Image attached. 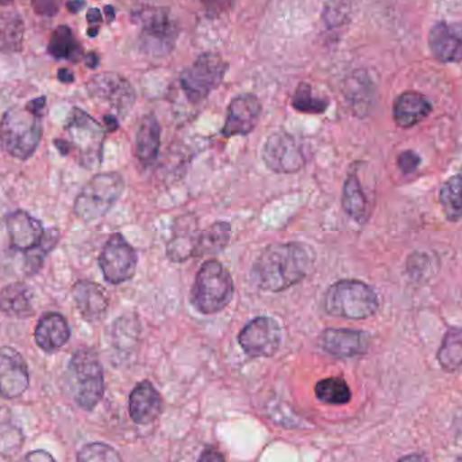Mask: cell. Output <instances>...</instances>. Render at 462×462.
<instances>
[{
  "instance_id": "cell-17",
  "label": "cell",
  "mask_w": 462,
  "mask_h": 462,
  "mask_svg": "<svg viewBox=\"0 0 462 462\" xmlns=\"http://www.w3.org/2000/svg\"><path fill=\"white\" fill-rule=\"evenodd\" d=\"M10 246L18 252H30L35 249L45 236L42 224L24 210H16L5 221Z\"/></svg>"
},
{
  "instance_id": "cell-30",
  "label": "cell",
  "mask_w": 462,
  "mask_h": 462,
  "mask_svg": "<svg viewBox=\"0 0 462 462\" xmlns=\"http://www.w3.org/2000/svg\"><path fill=\"white\" fill-rule=\"evenodd\" d=\"M437 358L439 365L447 372H456L462 368V328H450L448 330Z\"/></svg>"
},
{
  "instance_id": "cell-47",
  "label": "cell",
  "mask_w": 462,
  "mask_h": 462,
  "mask_svg": "<svg viewBox=\"0 0 462 462\" xmlns=\"http://www.w3.org/2000/svg\"><path fill=\"white\" fill-rule=\"evenodd\" d=\"M398 462H429L428 458L420 455H409L406 457L401 458Z\"/></svg>"
},
{
  "instance_id": "cell-45",
  "label": "cell",
  "mask_w": 462,
  "mask_h": 462,
  "mask_svg": "<svg viewBox=\"0 0 462 462\" xmlns=\"http://www.w3.org/2000/svg\"><path fill=\"white\" fill-rule=\"evenodd\" d=\"M105 125L106 127H107L108 132H116L119 126L118 119H116V116H105Z\"/></svg>"
},
{
  "instance_id": "cell-9",
  "label": "cell",
  "mask_w": 462,
  "mask_h": 462,
  "mask_svg": "<svg viewBox=\"0 0 462 462\" xmlns=\"http://www.w3.org/2000/svg\"><path fill=\"white\" fill-rule=\"evenodd\" d=\"M141 46L149 56L162 57L171 53L178 40V22L165 8H152L138 15Z\"/></svg>"
},
{
  "instance_id": "cell-33",
  "label": "cell",
  "mask_w": 462,
  "mask_h": 462,
  "mask_svg": "<svg viewBox=\"0 0 462 462\" xmlns=\"http://www.w3.org/2000/svg\"><path fill=\"white\" fill-rule=\"evenodd\" d=\"M60 239V233L57 229L45 231L42 241L35 249L26 253V260H24V271L29 276L37 273L42 266L46 254L56 247Z\"/></svg>"
},
{
  "instance_id": "cell-29",
  "label": "cell",
  "mask_w": 462,
  "mask_h": 462,
  "mask_svg": "<svg viewBox=\"0 0 462 462\" xmlns=\"http://www.w3.org/2000/svg\"><path fill=\"white\" fill-rule=\"evenodd\" d=\"M48 51L54 59H65L72 62H79L83 59V49L76 42L72 30L65 24L54 30Z\"/></svg>"
},
{
  "instance_id": "cell-34",
  "label": "cell",
  "mask_w": 462,
  "mask_h": 462,
  "mask_svg": "<svg viewBox=\"0 0 462 462\" xmlns=\"http://www.w3.org/2000/svg\"><path fill=\"white\" fill-rule=\"evenodd\" d=\"M292 107L299 113L323 114L328 110V102L326 99L314 97L310 84L301 83L293 94Z\"/></svg>"
},
{
  "instance_id": "cell-31",
  "label": "cell",
  "mask_w": 462,
  "mask_h": 462,
  "mask_svg": "<svg viewBox=\"0 0 462 462\" xmlns=\"http://www.w3.org/2000/svg\"><path fill=\"white\" fill-rule=\"evenodd\" d=\"M442 211L449 221L457 222L462 218V176L448 179L439 192Z\"/></svg>"
},
{
  "instance_id": "cell-39",
  "label": "cell",
  "mask_w": 462,
  "mask_h": 462,
  "mask_svg": "<svg viewBox=\"0 0 462 462\" xmlns=\"http://www.w3.org/2000/svg\"><path fill=\"white\" fill-rule=\"evenodd\" d=\"M19 462H57L56 458L51 453L45 450H34V452L27 453L21 458Z\"/></svg>"
},
{
  "instance_id": "cell-13",
  "label": "cell",
  "mask_w": 462,
  "mask_h": 462,
  "mask_svg": "<svg viewBox=\"0 0 462 462\" xmlns=\"http://www.w3.org/2000/svg\"><path fill=\"white\" fill-rule=\"evenodd\" d=\"M282 331L271 317L250 320L238 336V344L250 357H272L282 345Z\"/></svg>"
},
{
  "instance_id": "cell-12",
  "label": "cell",
  "mask_w": 462,
  "mask_h": 462,
  "mask_svg": "<svg viewBox=\"0 0 462 462\" xmlns=\"http://www.w3.org/2000/svg\"><path fill=\"white\" fill-rule=\"evenodd\" d=\"M89 97L107 106L116 116L125 118L135 103V91L132 84L116 73H100L87 84Z\"/></svg>"
},
{
  "instance_id": "cell-28",
  "label": "cell",
  "mask_w": 462,
  "mask_h": 462,
  "mask_svg": "<svg viewBox=\"0 0 462 462\" xmlns=\"http://www.w3.org/2000/svg\"><path fill=\"white\" fill-rule=\"evenodd\" d=\"M230 238L231 225L229 222H214L210 227L199 234L195 257H205V255L218 254V253L224 252L229 245Z\"/></svg>"
},
{
  "instance_id": "cell-22",
  "label": "cell",
  "mask_w": 462,
  "mask_h": 462,
  "mask_svg": "<svg viewBox=\"0 0 462 462\" xmlns=\"http://www.w3.org/2000/svg\"><path fill=\"white\" fill-rule=\"evenodd\" d=\"M35 342L38 347L46 353L57 352L70 338V328L67 318L59 312H48L38 320L34 331Z\"/></svg>"
},
{
  "instance_id": "cell-40",
  "label": "cell",
  "mask_w": 462,
  "mask_h": 462,
  "mask_svg": "<svg viewBox=\"0 0 462 462\" xmlns=\"http://www.w3.org/2000/svg\"><path fill=\"white\" fill-rule=\"evenodd\" d=\"M198 462H226L225 461L224 455L219 450L214 449V448H208L203 450Z\"/></svg>"
},
{
  "instance_id": "cell-37",
  "label": "cell",
  "mask_w": 462,
  "mask_h": 462,
  "mask_svg": "<svg viewBox=\"0 0 462 462\" xmlns=\"http://www.w3.org/2000/svg\"><path fill=\"white\" fill-rule=\"evenodd\" d=\"M420 157L415 152L406 151L399 154L398 167L404 175L414 173L420 168Z\"/></svg>"
},
{
  "instance_id": "cell-25",
  "label": "cell",
  "mask_w": 462,
  "mask_h": 462,
  "mask_svg": "<svg viewBox=\"0 0 462 462\" xmlns=\"http://www.w3.org/2000/svg\"><path fill=\"white\" fill-rule=\"evenodd\" d=\"M162 143V127L153 114L143 116L135 135V157L138 162L148 167L153 164L159 156Z\"/></svg>"
},
{
  "instance_id": "cell-48",
  "label": "cell",
  "mask_w": 462,
  "mask_h": 462,
  "mask_svg": "<svg viewBox=\"0 0 462 462\" xmlns=\"http://www.w3.org/2000/svg\"><path fill=\"white\" fill-rule=\"evenodd\" d=\"M105 14L108 22H113L114 18H116V10L111 5H106Z\"/></svg>"
},
{
  "instance_id": "cell-3",
  "label": "cell",
  "mask_w": 462,
  "mask_h": 462,
  "mask_svg": "<svg viewBox=\"0 0 462 462\" xmlns=\"http://www.w3.org/2000/svg\"><path fill=\"white\" fill-rule=\"evenodd\" d=\"M379 306L374 288L360 280H339L330 285L325 295L326 311L345 319H366L376 314Z\"/></svg>"
},
{
  "instance_id": "cell-23",
  "label": "cell",
  "mask_w": 462,
  "mask_h": 462,
  "mask_svg": "<svg viewBox=\"0 0 462 462\" xmlns=\"http://www.w3.org/2000/svg\"><path fill=\"white\" fill-rule=\"evenodd\" d=\"M433 111V105L420 92L409 91L402 94L393 106V119L398 126L410 129L425 121Z\"/></svg>"
},
{
  "instance_id": "cell-24",
  "label": "cell",
  "mask_w": 462,
  "mask_h": 462,
  "mask_svg": "<svg viewBox=\"0 0 462 462\" xmlns=\"http://www.w3.org/2000/svg\"><path fill=\"white\" fill-rule=\"evenodd\" d=\"M0 311L15 319L34 315V293L23 282H13L0 291Z\"/></svg>"
},
{
  "instance_id": "cell-41",
  "label": "cell",
  "mask_w": 462,
  "mask_h": 462,
  "mask_svg": "<svg viewBox=\"0 0 462 462\" xmlns=\"http://www.w3.org/2000/svg\"><path fill=\"white\" fill-rule=\"evenodd\" d=\"M203 5L210 11H224L233 5L234 0H202Z\"/></svg>"
},
{
  "instance_id": "cell-5",
  "label": "cell",
  "mask_w": 462,
  "mask_h": 462,
  "mask_svg": "<svg viewBox=\"0 0 462 462\" xmlns=\"http://www.w3.org/2000/svg\"><path fill=\"white\" fill-rule=\"evenodd\" d=\"M65 133L70 152H75L81 167L95 170L102 164L106 133L99 122L81 108L75 107L68 116Z\"/></svg>"
},
{
  "instance_id": "cell-36",
  "label": "cell",
  "mask_w": 462,
  "mask_h": 462,
  "mask_svg": "<svg viewBox=\"0 0 462 462\" xmlns=\"http://www.w3.org/2000/svg\"><path fill=\"white\" fill-rule=\"evenodd\" d=\"M347 8L345 7L344 0H330L326 5L325 21L330 27L339 26L346 19Z\"/></svg>"
},
{
  "instance_id": "cell-21",
  "label": "cell",
  "mask_w": 462,
  "mask_h": 462,
  "mask_svg": "<svg viewBox=\"0 0 462 462\" xmlns=\"http://www.w3.org/2000/svg\"><path fill=\"white\" fill-rule=\"evenodd\" d=\"M130 417L138 425H149L162 411V398L151 382H141L130 393Z\"/></svg>"
},
{
  "instance_id": "cell-43",
  "label": "cell",
  "mask_w": 462,
  "mask_h": 462,
  "mask_svg": "<svg viewBox=\"0 0 462 462\" xmlns=\"http://www.w3.org/2000/svg\"><path fill=\"white\" fill-rule=\"evenodd\" d=\"M87 19L91 24H99L102 22V13H100L99 8H89L88 13H87Z\"/></svg>"
},
{
  "instance_id": "cell-16",
  "label": "cell",
  "mask_w": 462,
  "mask_h": 462,
  "mask_svg": "<svg viewBox=\"0 0 462 462\" xmlns=\"http://www.w3.org/2000/svg\"><path fill=\"white\" fill-rule=\"evenodd\" d=\"M371 341L368 333L352 328H326L320 336L323 349L337 358L365 355L371 346Z\"/></svg>"
},
{
  "instance_id": "cell-15",
  "label": "cell",
  "mask_w": 462,
  "mask_h": 462,
  "mask_svg": "<svg viewBox=\"0 0 462 462\" xmlns=\"http://www.w3.org/2000/svg\"><path fill=\"white\" fill-rule=\"evenodd\" d=\"M261 110L260 100L254 95L245 94L234 97L227 108L222 135L230 138L250 134L260 121Z\"/></svg>"
},
{
  "instance_id": "cell-7",
  "label": "cell",
  "mask_w": 462,
  "mask_h": 462,
  "mask_svg": "<svg viewBox=\"0 0 462 462\" xmlns=\"http://www.w3.org/2000/svg\"><path fill=\"white\" fill-rule=\"evenodd\" d=\"M69 374L76 403L91 411L105 395V374L97 353L92 349L78 350L70 358Z\"/></svg>"
},
{
  "instance_id": "cell-4",
  "label": "cell",
  "mask_w": 462,
  "mask_h": 462,
  "mask_svg": "<svg viewBox=\"0 0 462 462\" xmlns=\"http://www.w3.org/2000/svg\"><path fill=\"white\" fill-rule=\"evenodd\" d=\"M234 290L229 269L218 260H208L198 271L192 288V303L202 314H218L233 300Z\"/></svg>"
},
{
  "instance_id": "cell-10",
  "label": "cell",
  "mask_w": 462,
  "mask_h": 462,
  "mask_svg": "<svg viewBox=\"0 0 462 462\" xmlns=\"http://www.w3.org/2000/svg\"><path fill=\"white\" fill-rule=\"evenodd\" d=\"M263 160L269 170L282 175L300 171L309 162L307 145L290 133H273L263 149Z\"/></svg>"
},
{
  "instance_id": "cell-19",
  "label": "cell",
  "mask_w": 462,
  "mask_h": 462,
  "mask_svg": "<svg viewBox=\"0 0 462 462\" xmlns=\"http://www.w3.org/2000/svg\"><path fill=\"white\" fill-rule=\"evenodd\" d=\"M431 53L441 62H462V24L439 22L429 35Z\"/></svg>"
},
{
  "instance_id": "cell-50",
  "label": "cell",
  "mask_w": 462,
  "mask_h": 462,
  "mask_svg": "<svg viewBox=\"0 0 462 462\" xmlns=\"http://www.w3.org/2000/svg\"><path fill=\"white\" fill-rule=\"evenodd\" d=\"M455 462H462V458H457Z\"/></svg>"
},
{
  "instance_id": "cell-46",
  "label": "cell",
  "mask_w": 462,
  "mask_h": 462,
  "mask_svg": "<svg viewBox=\"0 0 462 462\" xmlns=\"http://www.w3.org/2000/svg\"><path fill=\"white\" fill-rule=\"evenodd\" d=\"M84 5H86L84 0H70V2H68L67 7L70 13H79V11L83 10Z\"/></svg>"
},
{
  "instance_id": "cell-44",
  "label": "cell",
  "mask_w": 462,
  "mask_h": 462,
  "mask_svg": "<svg viewBox=\"0 0 462 462\" xmlns=\"http://www.w3.org/2000/svg\"><path fill=\"white\" fill-rule=\"evenodd\" d=\"M84 61H86L87 67L94 69V68H97V65H99V57H97V54L95 53V51H91V53H88L84 57Z\"/></svg>"
},
{
  "instance_id": "cell-49",
  "label": "cell",
  "mask_w": 462,
  "mask_h": 462,
  "mask_svg": "<svg viewBox=\"0 0 462 462\" xmlns=\"http://www.w3.org/2000/svg\"><path fill=\"white\" fill-rule=\"evenodd\" d=\"M88 35L89 37H95V35H97V27H89Z\"/></svg>"
},
{
  "instance_id": "cell-8",
  "label": "cell",
  "mask_w": 462,
  "mask_h": 462,
  "mask_svg": "<svg viewBox=\"0 0 462 462\" xmlns=\"http://www.w3.org/2000/svg\"><path fill=\"white\" fill-rule=\"evenodd\" d=\"M227 69L229 64L218 54H202L180 78L181 88L189 102L205 100L222 83Z\"/></svg>"
},
{
  "instance_id": "cell-27",
  "label": "cell",
  "mask_w": 462,
  "mask_h": 462,
  "mask_svg": "<svg viewBox=\"0 0 462 462\" xmlns=\"http://www.w3.org/2000/svg\"><path fill=\"white\" fill-rule=\"evenodd\" d=\"M24 22L18 13L0 14V53H18L23 48Z\"/></svg>"
},
{
  "instance_id": "cell-14",
  "label": "cell",
  "mask_w": 462,
  "mask_h": 462,
  "mask_svg": "<svg viewBox=\"0 0 462 462\" xmlns=\"http://www.w3.org/2000/svg\"><path fill=\"white\" fill-rule=\"evenodd\" d=\"M29 384V366L21 353L14 347H0V398H19Z\"/></svg>"
},
{
  "instance_id": "cell-2",
  "label": "cell",
  "mask_w": 462,
  "mask_h": 462,
  "mask_svg": "<svg viewBox=\"0 0 462 462\" xmlns=\"http://www.w3.org/2000/svg\"><path fill=\"white\" fill-rule=\"evenodd\" d=\"M42 116L29 106L5 111L0 121V146L14 159L27 160L42 140Z\"/></svg>"
},
{
  "instance_id": "cell-11",
  "label": "cell",
  "mask_w": 462,
  "mask_h": 462,
  "mask_svg": "<svg viewBox=\"0 0 462 462\" xmlns=\"http://www.w3.org/2000/svg\"><path fill=\"white\" fill-rule=\"evenodd\" d=\"M138 255L121 233L111 234L99 255L103 277L110 284H122L134 277Z\"/></svg>"
},
{
  "instance_id": "cell-32",
  "label": "cell",
  "mask_w": 462,
  "mask_h": 462,
  "mask_svg": "<svg viewBox=\"0 0 462 462\" xmlns=\"http://www.w3.org/2000/svg\"><path fill=\"white\" fill-rule=\"evenodd\" d=\"M315 395L326 404H346L352 399V391L342 377L320 380L315 387Z\"/></svg>"
},
{
  "instance_id": "cell-42",
  "label": "cell",
  "mask_w": 462,
  "mask_h": 462,
  "mask_svg": "<svg viewBox=\"0 0 462 462\" xmlns=\"http://www.w3.org/2000/svg\"><path fill=\"white\" fill-rule=\"evenodd\" d=\"M57 76H59V80L64 84H70L75 81V75H73L72 70L68 69V68H61Z\"/></svg>"
},
{
  "instance_id": "cell-35",
  "label": "cell",
  "mask_w": 462,
  "mask_h": 462,
  "mask_svg": "<svg viewBox=\"0 0 462 462\" xmlns=\"http://www.w3.org/2000/svg\"><path fill=\"white\" fill-rule=\"evenodd\" d=\"M78 462H124L121 456L110 445L92 442L84 445L78 453Z\"/></svg>"
},
{
  "instance_id": "cell-1",
  "label": "cell",
  "mask_w": 462,
  "mask_h": 462,
  "mask_svg": "<svg viewBox=\"0 0 462 462\" xmlns=\"http://www.w3.org/2000/svg\"><path fill=\"white\" fill-rule=\"evenodd\" d=\"M315 253L303 242L269 245L253 263V284L265 292H282L303 282L314 269Z\"/></svg>"
},
{
  "instance_id": "cell-6",
  "label": "cell",
  "mask_w": 462,
  "mask_h": 462,
  "mask_svg": "<svg viewBox=\"0 0 462 462\" xmlns=\"http://www.w3.org/2000/svg\"><path fill=\"white\" fill-rule=\"evenodd\" d=\"M124 191L125 180L119 173H99L83 187L76 198L73 213L87 224L97 221L114 208Z\"/></svg>"
},
{
  "instance_id": "cell-26",
  "label": "cell",
  "mask_w": 462,
  "mask_h": 462,
  "mask_svg": "<svg viewBox=\"0 0 462 462\" xmlns=\"http://www.w3.org/2000/svg\"><path fill=\"white\" fill-rule=\"evenodd\" d=\"M342 208L345 213L358 224H365L368 219V202L360 180L355 173H350L345 181Z\"/></svg>"
},
{
  "instance_id": "cell-38",
  "label": "cell",
  "mask_w": 462,
  "mask_h": 462,
  "mask_svg": "<svg viewBox=\"0 0 462 462\" xmlns=\"http://www.w3.org/2000/svg\"><path fill=\"white\" fill-rule=\"evenodd\" d=\"M32 7L35 13L43 16H53L59 13L61 0H32Z\"/></svg>"
},
{
  "instance_id": "cell-18",
  "label": "cell",
  "mask_w": 462,
  "mask_h": 462,
  "mask_svg": "<svg viewBox=\"0 0 462 462\" xmlns=\"http://www.w3.org/2000/svg\"><path fill=\"white\" fill-rule=\"evenodd\" d=\"M198 219L192 214H186L176 219L172 236L167 245V255L172 263H184L195 257L199 239Z\"/></svg>"
},
{
  "instance_id": "cell-20",
  "label": "cell",
  "mask_w": 462,
  "mask_h": 462,
  "mask_svg": "<svg viewBox=\"0 0 462 462\" xmlns=\"http://www.w3.org/2000/svg\"><path fill=\"white\" fill-rule=\"evenodd\" d=\"M73 300L84 320L89 323L100 322L108 310L106 291L97 282L80 280L72 288Z\"/></svg>"
}]
</instances>
